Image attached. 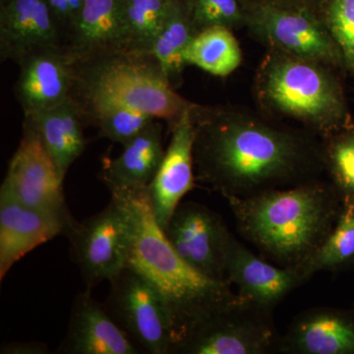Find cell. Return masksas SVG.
I'll return each mask as SVG.
<instances>
[{"instance_id":"21","label":"cell","mask_w":354,"mask_h":354,"mask_svg":"<svg viewBox=\"0 0 354 354\" xmlns=\"http://www.w3.org/2000/svg\"><path fill=\"white\" fill-rule=\"evenodd\" d=\"M165 152L162 127L155 120L123 145L118 158L104 160L101 178L111 193L147 188L157 174Z\"/></svg>"},{"instance_id":"12","label":"cell","mask_w":354,"mask_h":354,"mask_svg":"<svg viewBox=\"0 0 354 354\" xmlns=\"http://www.w3.org/2000/svg\"><path fill=\"white\" fill-rule=\"evenodd\" d=\"M18 64L20 73L15 95L25 116L73 97L77 62L62 44L35 51Z\"/></svg>"},{"instance_id":"30","label":"cell","mask_w":354,"mask_h":354,"mask_svg":"<svg viewBox=\"0 0 354 354\" xmlns=\"http://www.w3.org/2000/svg\"><path fill=\"white\" fill-rule=\"evenodd\" d=\"M55 18L62 44L75 29L86 0H46Z\"/></svg>"},{"instance_id":"10","label":"cell","mask_w":354,"mask_h":354,"mask_svg":"<svg viewBox=\"0 0 354 354\" xmlns=\"http://www.w3.org/2000/svg\"><path fill=\"white\" fill-rule=\"evenodd\" d=\"M64 180L36 133L24 127V134L9 162L0 194L73 223L65 202Z\"/></svg>"},{"instance_id":"24","label":"cell","mask_w":354,"mask_h":354,"mask_svg":"<svg viewBox=\"0 0 354 354\" xmlns=\"http://www.w3.org/2000/svg\"><path fill=\"white\" fill-rule=\"evenodd\" d=\"M167 0H124L123 41L124 50L150 55L165 12Z\"/></svg>"},{"instance_id":"14","label":"cell","mask_w":354,"mask_h":354,"mask_svg":"<svg viewBox=\"0 0 354 354\" xmlns=\"http://www.w3.org/2000/svg\"><path fill=\"white\" fill-rule=\"evenodd\" d=\"M225 276L239 297L271 311L307 279L304 272L261 259L230 232L225 251Z\"/></svg>"},{"instance_id":"17","label":"cell","mask_w":354,"mask_h":354,"mask_svg":"<svg viewBox=\"0 0 354 354\" xmlns=\"http://www.w3.org/2000/svg\"><path fill=\"white\" fill-rule=\"evenodd\" d=\"M57 353L138 354L140 349L87 288L75 298L68 330Z\"/></svg>"},{"instance_id":"29","label":"cell","mask_w":354,"mask_h":354,"mask_svg":"<svg viewBox=\"0 0 354 354\" xmlns=\"http://www.w3.org/2000/svg\"><path fill=\"white\" fill-rule=\"evenodd\" d=\"M323 19L344 66L354 72V0H326Z\"/></svg>"},{"instance_id":"19","label":"cell","mask_w":354,"mask_h":354,"mask_svg":"<svg viewBox=\"0 0 354 354\" xmlns=\"http://www.w3.org/2000/svg\"><path fill=\"white\" fill-rule=\"evenodd\" d=\"M84 118L82 106L74 97L53 108L25 116L24 127L36 133L64 179L87 145Z\"/></svg>"},{"instance_id":"8","label":"cell","mask_w":354,"mask_h":354,"mask_svg":"<svg viewBox=\"0 0 354 354\" xmlns=\"http://www.w3.org/2000/svg\"><path fill=\"white\" fill-rule=\"evenodd\" d=\"M74 262L88 290L104 281H113L127 267L130 230L120 201L111 197L101 213L74 223L67 232Z\"/></svg>"},{"instance_id":"2","label":"cell","mask_w":354,"mask_h":354,"mask_svg":"<svg viewBox=\"0 0 354 354\" xmlns=\"http://www.w3.org/2000/svg\"><path fill=\"white\" fill-rule=\"evenodd\" d=\"M130 230L127 267L136 270L164 297L174 323V353L195 328L239 298L228 281L207 278L176 253L158 225L151 206L148 187L118 191Z\"/></svg>"},{"instance_id":"13","label":"cell","mask_w":354,"mask_h":354,"mask_svg":"<svg viewBox=\"0 0 354 354\" xmlns=\"http://www.w3.org/2000/svg\"><path fill=\"white\" fill-rule=\"evenodd\" d=\"M193 106L172 124L171 143L148 186L153 216L162 230L183 197L195 187Z\"/></svg>"},{"instance_id":"32","label":"cell","mask_w":354,"mask_h":354,"mask_svg":"<svg viewBox=\"0 0 354 354\" xmlns=\"http://www.w3.org/2000/svg\"><path fill=\"white\" fill-rule=\"evenodd\" d=\"M318 2H321L324 7L326 0H258L257 3H269L286 7H299V8L311 9L314 11L313 6Z\"/></svg>"},{"instance_id":"31","label":"cell","mask_w":354,"mask_h":354,"mask_svg":"<svg viewBox=\"0 0 354 354\" xmlns=\"http://www.w3.org/2000/svg\"><path fill=\"white\" fill-rule=\"evenodd\" d=\"M2 354H46L50 353L43 342H10L1 346Z\"/></svg>"},{"instance_id":"7","label":"cell","mask_w":354,"mask_h":354,"mask_svg":"<svg viewBox=\"0 0 354 354\" xmlns=\"http://www.w3.org/2000/svg\"><path fill=\"white\" fill-rule=\"evenodd\" d=\"M246 24L272 50L324 65H344L341 51L315 11L254 2Z\"/></svg>"},{"instance_id":"9","label":"cell","mask_w":354,"mask_h":354,"mask_svg":"<svg viewBox=\"0 0 354 354\" xmlns=\"http://www.w3.org/2000/svg\"><path fill=\"white\" fill-rule=\"evenodd\" d=\"M269 310L239 297L195 328L176 353L263 354L276 342Z\"/></svg>"},{"instance_id":"26","label":"cell","mask_w":354,"mask_h":354,"mask_svg":"<svg viewBox=\"0 0 354 354\" xmlns=\"http://www.w3.org/2000/svg\"><path fill=\"white\" fill-rule=\"evenodd\" d=\"M99 128L102 136L125 145L143 131L156 118L127 106L100 104L83 109Z\"/></svg>"},{"instance_id":"22","label":"cell","mask_w":354,"mask_h":354,"mask_svg":"<svg viewBox=\"0 0 354 354\" xmlns=\"http://www.w3.org/2000/svg\"><path fill=\"white\" fill-rule=\"evenodd\" d=\"M197 34L191 20L187 0H167L164 22L150 55L174 85L184 66V51Z\"/></svg>"},{"instance_id":"27","label":"cell","mask_w":354,"mask_h":354,"mask_svg":"<svg viewBox=\"0 0 354 354\" xmlns=\"http://www.w3.org/2000/svg\"><path fill=\"white\" fill-rule=\"evenodd\" d=\"M326 162L342 200L354 201L353 127L342 128L333 137L326 151Z\"/></svg>"},{"instance_id":"23","label":"cell","mask_w":354,"mask_h":354,"mask_svg":"<svg viewBox=\"0 0 354 354\" xmlns=\"http://www.w3.org/2000/svg\"><path fill=\"white\" fill-rule=\"evenodd\" d=\"M184 62L211 75L225 77L239 68L242 53L232 30L211 27L198 32L184 51Z\"/></svg>"},{"instance_id":"11","label":"cell","mask_w":354,"mask_h":354,"mask_svg":"<svg viewBox=\"0 0 354 354\" xmlns=\"http://www.w3.org/2000/svg\"><path fill=\"white\" fill-rule=\"evenodd\" d=\"M162 230L193 269L207 278L227 281L225 263L230 232L218 214L198 203L181 202Z\"/></svg>"},{"instance_id":"18","label":"cell","mask_w":354,"mask_h":354,"mask_svg":"<svg viewBox=\"0 0 354 354\" xmlns=\"http://www.w3.org/2000/svg\"><path fill=\"white\" fill-rule=\"evenodd\" d=\"M279 344L286 353L354 354V317L322 307L309 310L293 321Z\"/></svg>"},{"instance_id":"16","label":"cell","mask_w":354,"mask_h":354,"mask_svg":"<svg viewBox=\"0 0 354 354\" xmlns=\"http://www.w3.org/2000/svg\"><path fill=\"white\" fill-rule=\"evenodd\" d=\"M59 44L62 36L46 0H0L2 62L18 64L35 51Z\"/></svg>"},{"instance_id":"15","label":"cell","mask_w":354,"mask_h":354,"mask_svg":"<svg viewBox=\"0 0 354 354\" xmlns=\"http://www.w3.org/2000/svg\"><path fill=\"white\" fill-rule=\"evenodd\" d=\"M73 223L0 194V279L26 254L71 230Z\"/></svg>"},{"instance_id":"5","label":"cell","mask_w":354,"mask_h":354,"mask_svg":"<svg viewBox=\"0 0 354 354\" xmlns=\"http://www.w3.org/2000/svg\"><path fill=\"white\" fill-rule=\"evenodd\" d=\"M257 88L263 104L276 113L319 131L344 127V94L327 65L272 50L261 66Z\"/></svg>"},{"instance_id":"3","label":"cell","mask_w":354,"mask_h":354,"mask_svg":"<svg viewBox=\"0 0 354 354\" xmlns=\"http://www.w3.org/2000/svg\"><path fill=\"white\" fill-rule=\"evenodd\" d=\"M223 197L243 239L281 267L302 272L334 230L342 209L335 191L319 183Z\"/></svg>"},{"instance_id":"25","label":"cell","mask_w":354,"mask_h":354,"mask_svg":"<svg viewBox=\"0 0 354 354\" xmlns=\"http://www.w3.org/2000/svg\"><path fill=\"white\" fill-rule=\"evenodd\" d=\"M353 258L354 201H344L334 230L305 266L304 274L308 279L314 272L335 269Z\"/></svg>"},{"instance_id":"6","label":"cell","mask_w":354,"mask_h":354,"mask_svg":"<svg viewBox=\"0 0 354 354\" xmlns=\"http://www.w3.org/2000/svg\"><path fill=\"white\" fill-rule=\"evenodd\" d=\"M111 285L104 306L130 339L148 353H174L176 337L171 312L153 283L127 267Z\"/></svg>"},{"instance_id":"20","label":"cell","mask_w":354,"mask_h":354,"mask_svg":"<svg viewBox=\"0 0 354 354\" xmlns=\"http://www.w3.org/2000/svg\"><path fill=\"white\" fill-rule=\"evenodd\" d=\"M124 0H86L75 29L64 46L77 64L124 50Z\"/></svg>"},{"instance_id":"4","label":"cell","mask_w":354,"mask_h":354,"mask_svg":"<svg viewBox=\"0 0 354 354\" xmlns=\"http://www.w3.org/2000/svg\"><path fill=\"white\" fill-rule=\"evenodd\" d=\"M73 97L82 109L118 104L172 124L193 106L176 92L151 55L125 50L77 64Z\"/></svg>"},{"instance_id":"1","label":"cell","mask_w":354,"mask_h":354,"mask_svg":"<svg viewBox=\"0 0 354 354\" xmlns=\"http://www.w3.org/2000/svg\"><path fill=\"white\" fill-rule=\"evenodd\" d=\"M192 118L196 180L223 196L286 188L315 164L314 149L304 139L257 118L196 104Z\"/></svg>"},{"instance_id":"28","label":"cell","mask_w":354,"mask_h":354,"mask_svg":"<svg viewBox=\"0 0 354 354\" xmlns=\"http://www.w3.org/2000/svg\"><path fill=\"white\" fill-rule=\"evenodd\" d=\"M187 6L197 32L211 27L234 30L246 24L241 0H187Z\"/></svg>"}]
</instances>
